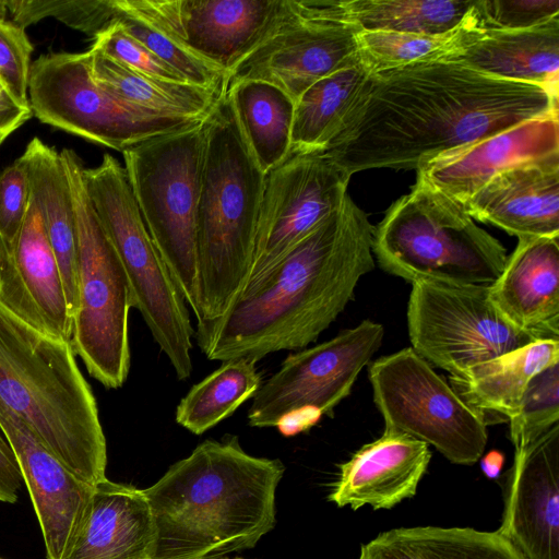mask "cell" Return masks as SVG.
<instances>
[{
    "mask_svg": "<svg viewBox=\"0 0 559 559\" xmlns=\"http://www.w3.org/2000/svg\"><path fill=\"white\" fill-rule=\"evenodd\" d=\"M385 429L435 447L451 463L472 465L487 444V421L412 347L382 356L368 369Z\"/></svg>",
    "mask_w": 559,
    "mask_h": 559,
    "instance_id": "11",
    "label": "cell"
},
{
    "mask_svg": "<svg viewBox=\"0 0 559 559\" xmlns=\"http://www.w3.org/2000/svg\"><path fill=\"white\" fill-rule=\"evenodd\" d=\"M33 50L25 27L0 19V80L12 100L27 111H32L27 91Z\"/></svg>",
    "mask_w": 559,
    "mask_h": 559,
    "instance_id": "39",
    "label": "cell"
},
{
    "mask_svg": "<svg viewBox=\"0 0 559 559\" xmlns=\"http://www.w3.org/2000/svg\"><path fill=\"white\" fill-rule=\"evenodd\" d=\"M431 459L429 445L407 433L384 429L340 465L328 500L354 511L369 504L392 509L415 496Z\"/></svg>",
    "mask_w": 559,
    "mask_h": 559,
    "instance_id": "22",
    "label": "cell"
},
{
    "mask_svg": "<svg viewBox=\"0 0 559 559\" xmlns=\"http://www.w3.org/2000/svg\"><path fill=\"white\" fill-rule=\"evenodd\" d=\"M558 114L555 111L524 121L428 160L416 169V180L464 205L499 173L559 153Z\"/></svg>",
    "mask_w": 559,
    "mask_h": 559,
    "instance_id": "20",
    "label": "cell"
},
{
    "mask_svg": "<svg viewBox=\"0 0 559 559\" xmlns=\"http://www.w3.org/2000/svg\"><path fill=\"white\" fill-rule=\"evenodd\" d=\"M87 51L94 81L112 96L152 112L205 118L222 94L191 83L160 80L133 70L96 50Z\"/></svg>",
    "mask_w": 559,
    "mask_h": 559,
    "instance_id": "29",
    "label": "cell"
},
{
    "mask_svg": "<svg viewBox=\"0 0 559 559\" xmlns=\"http://www.w3.org/2000/svg\"><path fill=\"white\" fill-rule=\"evenodd\" d=\"M114 22L179 72L188 83L205 88L225 85L227 73L173 36L158 21L147 0H114Z\"/></svg>",
    "mask_w": 559,
    "mask_h": 559,
    "instance_id": "34",
    "label": "cell"
},
{
    "mask_svg": "<svg viewBox=\"0 0 559 559\" xmlns=\"http://www.w3.org/2000/svg\"><path fill=\"white\" fill-rule=\"evenodd\" d=\"M490 286L435 280L412 283L407 328L412 348L450 377L535 340L493 305Z\"/></svg>",
    "mask_w": 559,
    "mask_h": 559,
    "instance_id": "12",
    "label": "cell"
},
{
    "mask_svg": "<svg viewBox=\"0 0 559 559\" xmlns=\"http://www.w3.org/2000/svg\"><path fill=\"white\" fill-rule=\"evenodd\" d=\"M509 424L514 452L524 450L559 424V361L531 379L519 411Z\"/></svg>",
    "mask_w": 559,
    "mask_h": 559,
    "instance_id": "36",
    "label": "cell"
},
{
    "mask_svg": "<svg viewBox=\"0 0 559 559\" xmlns=\"http://www.w3.org/2000/svg\"><path fill=\"white\" fill-rule=\"evenodd\" d=\"M350 177L325 152L289 155L265 175L246 288L264 278L342 205Z\"/></svg>",
    "mask_w": 559,
    "mask_h": 559,
    "instance_id": "15",
    "label": "cell"
},
{
    "mask_svg": "<svg viewBox=\"0 0 559 559\" xmlns=\"http://www.w3.org/2000/svg\"><path fill=\"white\" fill-rule=\"evenodd\" d=\"M441 60L497 79L538 85L558 95L559 16L515 31H473L463 25L459 46Z\"/></svg>",
    "mask_w": 559,
    "mask_h": 559,
    "instance_id": "24",
    "label": "cell"
},
{
    "mask_svg": "<svg viewBox=\"0 0 559 559\" xmlns=\"http://www.w3.org/2000/svg\"><path fill=\"white\" fill-rule=\"evenodd\" d=\"M0 100L7 105L8 107L12 108V109H15V110H19L21 112H24L26 115H29L32 116V111H27V110H24L22 108H20L13 100L12 98L10 97V95L8 94L3 83L1 82L0 80Z\"/></svg>",
    "mask_w": 559,
    "mask_h": 559,
    "instance_id": "45",
    "label": "cell"
},
{
    "mask_svg": "<svg viewBox=\"0 0 559 559\" xmlns=\"http://www.w3.org/2000/svg\"><path fill=\"white\" fill-rule=\"evenodd\" d=\"M0 300L35 329L71 342L72 316L61 273L32 200L15 239H0Z\"/></svg>",
    "mask_w": 559,
    "mask_h": 559,
    "instance_id": "18",
    "label": "cell"
},
{
    "mask_svg": "<svg viewBox=\"0 0 559 559\" xmlns=\"http://www.w3.org/2000/svg\"><path fill=\"white\" fill-rule=\"evenodd\" d=\"M558 111V95L453 61L369 73L325 148L349 176L419 168L524 121Z\"/></svg>",
    "mask_w": 559,
    "mask_h": 559,
    "instance_id": "1",
    "label": "cell"
},
{
    "mask_svg": "<svg viewBox=\"0 0 559 559\" xmlns=\"http://www.w3.org/2000/svg\"><path fill=\"white\" fill-rule=\"evenodd\" d=\"M369 73L359 57L317 81L298 97L289 155L325 151Z\"/></svg>",
    "mask_w": 559,
    "mask_h": 559,
    "instance_id": "31",
    "label": "cell"
},
{
    "mask_svg": "<svg viewBox=\"0 0 559 559\" xmlns=\"http://www.w3.org/2000/svg\"><path fill=\"white\" fill-rule=\"evenodd\" d=\"M489 294L515 328L559 341V236L520 238Z\"/></svg>",
    "mask_w": 559,
    "mask_h": 559,
    "instance_id": "23",
    "label": "cell"
},
{
    "mask_svg": "<svg viewBox=\"0 0 559 559\" xmlns=\"http://www.w3.org/2000/svg\"><path fill=\"white\" fill-rule=\"evenodd\" d=\"M155 536L143 490L107 478L94 486L64 559H151Z\"/></svg>",
    "mask_w": 559,
    "mask_h": 559,
    "instance_id": "25",
    "label": "cell"
},
{
    "mask_svg": "<svg viewBox=\"0 0 559 559\" xmlns=\"http://www.w3.org/2000/svg\"><path fill=\"white\" fill-rule=\"evenodd\" d=\"M92 48L146 75L188 83L183 76L144 45L128 35L116 22L93 38Z\"/></svg>",
    "mask_w": 559,
    "mask_h": 559,
    "instance_id": "40",
    "label": "cell"
},
{
    "mask_svg": "<svg viewBox=\"0 0 559 559\" xmlns=\"http://www.w3.org/2000/svg\"><path fill=\"white\" fill-rule=\"evenodd\" d=\"M372 253L386 273L407 282L435 280L490 286L507 251L464 206L416 180L373 228Z\"/></svg>",
    "mask_w": 559,
    "mask_h": 559,
    "instance_id": "6",
    "label": "cell"
},
{
    "mask_svg": "<svg viewBox=\"0 0 559 559\" xmlns=\"http://www.w3.org/2000/svg\"><path fill=\"white\" fill-rule=\"evenodd\" d=\"M373 228L347 194L226 313L197 324L201 352L210 360L259 361L275 352L306 348L343 312L361 276L374 269Z\"/></svg>",
    "mask_w": 559,
    "mask_h": 559,
    "instance_id": "2",
    "label": "cell"
},
{
    "mask_svg": "<svg viewBox=\"0 0 559 559\" xmlns=\"http://www.w3.org/2000/svg\"><path fill=\"white\" fill-rule=\"evenodd\" d=\"M462 36L461 24L457 28L439 35L360 31L357 39L360 60L370 73H379L441 60L459 46Z\"/></svg>",
    "mask_w": 559,
    "mask_h": 559,
    "instance_id": "35",
    "label": "cell"
},
{
    "mask_svg": "<svg viewBox=\"0 0 559 559\" xmlns=\"http://www.w3.org/2000/svg\"><path fill=\"white\" fill-rule=\"evenodd\" d=\"M31 201L26 168L17 158L0 173V239L12 242L17 236Z\"/></svg>",
    "mask_w": 559,
    "mask_h": 559,
    "instance_id": "41",
    "label": "cell"
},
{
    "mask_svg": "<svg viewBox=\"0 0 559 559\" xmlns=\"http://www.w3.org/2000/svg\"><path fill=\"white\" fill-rule=\"evenodd\" d=\"M32 116L12 109L0 100V144Z\"/></svg>",
    "mask_w": 559,
    "mask_h": 559,
    "instance_id": "43",
    "label": "cell"
},
{
    "mask_svg": "<svg viewBox=\"0 0 559 559\" xmlns=\"http://www.w3.org/2000/svg\"><path fill=\"white\" fill-rule=\"evenodd\" d=\"M383 336V325L366 319L329 341L287 355L252 396L248 425L275 427L288 414L306 409L333 416Z\"/></svg>",
    "mask_w": 559,
    "mask_h": 559,
    "instance_id": "14",
    "label": "cell"
},
{
    "mask_svg": "<svg viewBox=\"0 0 559 559\" xmlns=\"http://www.w3.org/2000/svg\"><path fill=\"white\" fill-rule=\"evenodd\" d=\"M358 559H525L497 532L472 527L415 526L380 533Z\"/></svg>",
    "mask_w": 559,
    "mask_h": 559,
    "instance_id": "28",
    "label": "cell"
},
{
    "mask_svg": "<svg viewBox=\"0 0 559 559\" xmlns=\"http://www.w3.org/2000/svg\"><path fill=\"white\" fill-rule=\"evenodd\" d=\"M285 466L247 453L238 437L207 439L142 489L155 524L151 559H221L252 548L276 523Z\"/></svg>",
    "mask_w": 559,
    "mask_h": 559,
    "instance_id": "3",
    "label": "cell"
},
{
    "mask_svg": "<svg viewBox=\"0 0 559 559\" xmlns=\"http://www.w3.org/2000/svg\"><path fill=\"white\" fill-rule=\"evenodd\" d=\"M1 559V558H0Z\"/></svg>",
    "mask_w": 559,
    "mask_h": 559,
    "instance_id": "48",
    "label": "cell"
},
{
    "mask_svg": "<svg viewBox=\"0 0 559 559\" xmlns=\"http://www.w3.org/2000/svg\"><path fill=\"white\" fill-rule=\"evenodd\" d=\"M496 531L525 559H559V424L514 452Z\"/></svg>",
    "mask_w": 559,
    "mask_h": 559,
    "instance_id": "17",
    "label": "cell"
},
{
    "mask_svg": "<svg viewBox=\"0 0 559 559\" xmlns=\"http://www.w3.org/2000/svg\"><path fill=\"white\" fill-rule=\"evenodd\" d=\"M164 27L228 72L284 21L288 0H148Z\"/></svg>",
    "mask_w": 559,
    "mask_h": 559,
    "instance_id": "16",
    "label": "cell"
},
{
    "mask_svg": "<svg viewBox=\"0 0 559 559\" xmlns=\"http://www.w3.org/2000/svg\"><path fill=\"white\" fill-rule=\"evenodd\" d=\"M23 478L11 445L0 430V501L15 503Z\"/></svg>",
    "mask_w": 559,
    "mask_h": 559,
    "instance_id": "42",
    "label": "cell"
},
{
    "mask_svg": "<svg viewBox=\"0 0 559 559\" xmlns=\"http://www.w3.org/2000/svg\"><path fill=\"white\" fill-rule=\"evenodd\" d=\"M360 31L342 0H288L281 25L228 72L226 82L264 81L296 103L313 83L359 59Z\"/></svg>",
    "mask_w": 559,
    "mask_h": 559,
    "instance_id": "13",
    "label": "cell"
},
{
    "mask_svg": "<svg viewBox=\"0 0 559 559\" xmlns=\"http://www.w3.org/2000/svg\"><path fill=\"white\" fill-rule=\"evenodd\" d=\"M559 361V341L538 340L476 365L450 385L488 424L509 421L519 411L531 379Z\"/></svg>",
    "mask_w": 559,
    "mask_h": 559,
    "instance_id": "27",
    "label": "cell"
},
{
    "mask_svg": "<svg viewBox=\"0 0 559 559\" xmlns=\"http://www.w3.org/2000/svg\"><path fill=\"white\" fill-rule=\"evenodd\" d=\"M204 144L205 119L122 152L145 226L197 320L200 293L195 226Z\"/></svg>",
    "mask_w": 559,
    "mask_h": 559,
    "instance_id": "9",
    "label": "cell"
},
{
    "mask_svg": "<svg viewBox=\"0 0 559 559\" xmlns=\"http://www.w3.org/2000/svg\"><path fill=\"white\" fill-rule=\"evenodd\" d=\"M61 273L68 306L76 309L78 241L75 215L68 175L60 153L34 136L19 157Z\"/></svg>",
    "mask_w": 559,
    "mask_h": 559,
    "instance_id": "26",
    "label": "cell"
},
{
    "mask_svg": "<svg viewBox=\"0 0 559 559\" xmlns=\"http://www.w3.org/2000/svg\"><path fill=\"white\" fill-rule=\"evenodd\" d=\"M12 21L27 27L46 17L94 38L115 21L114 0H4Z\"/></svg>",
    "mask_w": 559,
    "mask_h": 559,
    "instance_id": "37",
    "label": "cell"
},
{
    "mask_svg": "<svg viewBox=\"0 0 559 559\" xmlns=\"http://www.w3.org/2000/svg\"><path fill=\"white\" fill-rule=\"evenodd\" d=\"M7 13H8V10H7V5H5V1L2 0V1H0V19H5Z\"/></svg>",
    "mask_w": 559,
    "mask_h": 559,
    "instance_id": "46",
    "label": "cell"
},
{
    "mask_svg": "<svg viewBox=\"0 0 559 559\" xmlns=\"http://www.w3.org/2000/svg\"><path fill=\"white\" fill-rule=\"evenodd\" d=\"M559 16V0H473L463 25L473 31H515Z\"/></svg>",
    "mask_w": 559,
    "mask_h": 559,
    "instance_id": "38",
    "label": "cell"
},
{
    "mask_svg": "<svg viewBox=\"0 0 559 559\" xmlns=\"http://www.w3.org/2000/svg\"><path fill=\"white\" fill-rule=\"evenodd\" d=\"M463 206L518 239L559 236V153L499 173Z\"/></svg>",
    "mask_w": 559,
    "mask_h": 559,
    "instance_id": "21",
    "label": "cell"
},
{
    "mask_svg": "<svg viewBox=\"0 0 559 559\" xmlns=\"http://www.w3.org/2000/svg\"><path fill=\"white\" fill-rule=\"evenodd\" d=\"M257 362L250 358L223 361L181 399L175 414L177 424L200 436L231 416L263 382Z\"/></svg>",
    "mask_w": 559,
    "mask_h": 559,
    "instance_id": "32",
    "label": "cell"
},
{
    "mask_svg": "<svg viewBox=\"0 0 559 559\" xmlns=\"http://www.w3.org/2000/svg\"><path fill=\"white\" fill-rule=\"evenodd\" d=\"M473 0H342L361 31L439 35L457 28Z\"/></svg>",
    "mask_w": 559,
    "mask_h": 559,
    "instance_id": "33",
    "label": "cell"
},
{
    "mask_svg": "<svg viewBox=\"0 0 559 559\" xmlns=\"http://www.w3.org/2000/svg\"><path fill=\"white\" fill-rule=\"evenodd\" d=\"M221 559H230V558H225V557H223V558H221ZM233 559H243V558H233Z\"/></svg>",
    "mask_w": 559,
    "mask_h": 559,
    "instance_id": "47",
    "label": "cell"
},
{
    "mask_svg": "<svg viewBox=\"0 0 559 559\" xmlns=\"http://www.w3.org/2000/svg\"><path fill=\"white\" fill-rule=\"evenodd\" d=\"M59 153L70 183L78 241V296L70 344L91 377L107 389H119L130 370L132 290L86 193L84 164L71 148Z\"/></svg>",
    "mask_w": 559,
    "mask_h": 559,
    "instance_id": "8",
    "label": "cell"
},
{
    "mask_svg": "<svg viewBox=\"0 0 559 559\" xmlns=\"http://www.w3.org/2000/svg\"><path fill=\"white\" fill-rule=\"evenodd\" d=\"M504 463V455L496 450L488 452L480 457V468L485 476L490 479H498Z\"/></svg>",
    "mask_w": 559,
    "mask_h": 559,
    "instance_id": "44",
    "label": "cell"
},
{
    "mask_svg": "<svg viewBox=\"0 0 559 559\" xmlns=\"http://www.w3.org/2000/svg\"><path fill=\"white\" fill-rule=\"evenodd\" d=\"M0 402L81 480L107 479L97 402L71 344L29 325L1 300Z\"/></svg>",
    "mask_w": 559,
    "mask_h": 559,
    "instance_id": "4",
    "label": "cell"
},
{
    "mask_svg": "<svg viewBox=\"0 0 559 559\" xmlns=\"http://www.w3.org/2000/svg\"><path fill=\"white\" fill-rule=\"evenodd\" d=\"M265 175L235 115L226 85L205 118L197 212L198 323L222 317L246 288L255 252Z\"/></svg>",
    "mask_w": 559,
    "mask_h": 559,
    "instance_id": "5",
    "label": "cell"
},
{
    "mask_svg": "<svg viewBox=\"0 0 559 559\" xmlns=\"http://www.w3.org/2000/svg\"><path fill=\"white\" fill-rule=\"evenodd\" d=\"M91 204L112 243L136 308L166 355L178 380L192 372V337L188 305L145 226L124 167L110 154L83 168Z\"/></svg>",
    "mask_w": 559,
    "mask_h": 559,
    "instance_id": "7",
    "label": "cell"
},
{
    "mask_svg": "<svg viewBox=\"0 0 559 559\" xmlns=\"http://www.w3.org/2000/svg\"><path fill=\"white\" fill-rule=\"evenodd\" d=\"M0 430L16 457L37 518L46 559H64L94 486L75 476L17 414L0 402Z\"/></svg>",
    "mask_w": 559,
    "mask_h": 559,
    "instance_id": "19",
    "label": "cell"
},
{
    "mask_svg": "<svg viewBox=\"0 0 559 559\" xmlns=\"http://www.w3.org/2000/svg\"><path fill=\"white\" fill-rule=\"evenodd\" d=\"M27 93L32 114L43 123L121 153L206 118L160 115L112 96L94 81L87 51L39 56Z\"/></svg>",
    "mask_w": 559,
    "mask_h": 559,
    "instance_id": "10",
    "label": "cell"
},
{
    "mask_svg": "<svg viewBox=\"0 0 559 559\" xmlns=\"http://www.w3.org/2000/svg\"><path fill=\"white\" fill-rule=\"evenodd\" d=\"M226 88L245 140L266 175L289 156L295 103L260 80L226 82Z\"/></svg>",
    "mask_w": 559,
    "mask_h": 559,
    "instance_id": "30",
    "label": "cell"
}]
</instances>
